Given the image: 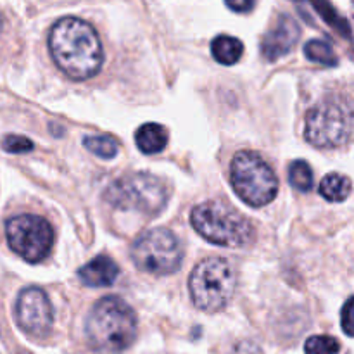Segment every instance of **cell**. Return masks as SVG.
<instances>
[{"mask_svg":"<svg viewBox=\"0 0 354 354\" xmlns=\"http://www.w3.org/2000/svg\"><path fill=\"white\" fill-rule=\"evenodd\" d=\"M232 354H263V353L261 349L256 348V346L251 344V342H241V344L232 351Z\"/></svg>","mask_w":354,"mask_h":354,"instance_id":"cb8c5ba5","label":"cell"},{"mask_svg":"<svg viewBox=\"0 0 354 354\" xmlns=\"http://www.w3.org/2000/svg\"><path fill=\"white\" fill-rule=\"evenodd\" d=\"M290 185L299 192H310L313 187V171L306 161H294L289 168Z\"/></svg>","mask_w":354,"mask_h":354,"instance_id":"ac0fdd59","label":"cell"},{"mask_svg":"<svg viewBox=\"0 0 354 354\" xmlns=\"http://www.w3.org/2000/svg\"><path fill=\"white\" fill-rule=\"evenodd\" d=\"M2 147L10 154H24V152L33 151V142L21 135H7L2 140Z\"/></svg>","mask_w":354,"mask_h":354,"instance_id":"44dd1931","label":"cell"},{"mask_svg":"<svg viewBox=\"0 0 354 354\" xmlns=\"http://www.w3.org/2000/svg\"><path fill=\"white\" fill-rule=\"evenodd\" d=\"M86 151L100 159H113L118 154V142L109 135H95V137H86L83 140Z\"/></svg>","mask_w":354,"mask_h":354,"instance_id":"e0dca14e","label":"cell"},{"mask_svg":"<svg viewBox=\"0 0 354 354\" xmlns=\"http://www.w3.org/2000/svg\"><path fill=\"white\" fill-rule=\"evenodd\" d=\"M16 320L21 330L31 337H45L54 322V311L47 294L38 287L21 290L16 303Z\"/></svg>","mask_w":354,"mask_h":354,"instance_id":"30bf717a","label":"cell"},{"mask_svg":"<svg viewBox=\"0 0 354 354\" xmlns=\"http://www.w3.org/2000/svg\"><path fill=\"white\" fill-rule=\"evenodd\" d=\"M353 308H354V301L353 297H349L348 301H346L344 308H342V313H341V324H342V328H344L346 335H349L351 337L353 335V330H354V322H353Z\"/></svg>","mask_w":354,"mask_h":354,"instance_id":"7402d4cb","label":"cell"},{"mask_svg":"<svg viewBox=\"0 0 354 354\" xmlns=\"http://www.w3.org/2000/svg\"><path fill=\"white\" fill-rule=\"evenodd\" d=\"M211 54L220 64L232 66L239 62V59L244 54V45L239 38L228 37V35H220L211 41Z\"/></svg>","mask_w":354,"mask_h":354,"instance_id":"5bb4252c","label":"cell"},{"mask_svg":"<svg viewBox=\"0 0 354 354\" xmlns=\"http://www.w3.org/2000/svg\"><path fill=\"white\" fill-rule=\"evenodd\" d=\"M299 26L290 16H280L263 37L261 54L266 61H277L294 48L299 40Z\"/></svg>","mask_w":354,"mask_h":354,"instance_id":"8fae6325","label":"cell"},{"mask_svg":"<svg viewBox=\"0 0 354 354\" xmlns=\"http://www.w3.org/2000/svg\"><path fill=\"white\" fill-rule=\"evenodd\" d=\"M85 332L88 344L95 351L121 353L130 348L137 337V317L120 297H102L90 311Z\"/></svg>","mask_w":354,"mask_h":354,"instance_id":"7a4b0ae2","label":"cell"},{"mask_svg":"<svg viewBox=\"0 0 354 354\" xmlns=\"http://www.w3.org/2000/svg\"><path fill=\"white\" fill-rule=\"evenodd\" d=\"M0 31H2V17H0Z\"/></svg>","mask_w":354,"mask_h":354,"instance_id":"d4e9b609","label":"cell"},{"mask_svg":"<svg viewBox=\"0 0 354 354\" xmlns=\"http://www.w3.org/2000/svg\"><path fill=\"white\" fill-rule=\"evenodd\" d=\"M320 194L330 203H342L351 194V180L339 173H330L322 180Z\"/></svg>","mask_w":354,"mask_h":354,"instance_id":"9a60e30c","label":"cell"},{"mask_svg":"<svg viewBox=\"0 0 354 354\" xmlns=\"http://www.w3.org/2000/svg\"><path fill=\"white\" fill-rule=\"evenodd\" d=\"M304 54L310 61L324 66H337L339 62L332 45L327 44L325 40H310L304 45Z\"/></svg>","mask_w":354,"mask_h":354,"instance_id":"2e32d148","label":"cell"},{"mask_svg":"<svg viewBox=\"0 0 354 354\" xmlns=\"http://www.w3.org/2000/svg\"><path fill=\"white\" fill-rule=\"evenodd\" d=\"M254 2L256 0H225L234 12H249L254 7Z\"/></svg>","mask_w":354,"mask_h":354,"instance_id":"603a6c76","label":"cell"},{"mask_svg":"<svg viewBox=\"0 0 354 354\" xmlns=\"http://www.w3.org/2000/svg\"><path fill=\"white\" fill-rule=\"evenodd\" d=\"M190 223L201 237L221 248H244L254 241L251 221L218 201H207L194 207Z\"/></svg>","mask_w":354,"mask_h":354,"instance_id":"3957f363","label":"cell"},{"mask_svg":"<svg viewBox=\"0 0 354 354\" xmlns=\"http://www.w3.org/2000/svg\"><path fill=\"white\" fill-rule=\"evenodd\" d=\"M48 48L57 68L68 78L83 82L100 71L104 50L92 24L78 17H62L52 26Z\"/></svg>","mask_w":354,"mask_h":354,"instance_id":"6da1fadb","label":"cell"},{"mask_svg":"<svg viewBox=\"0 0 354 354\" xmlns=\"http://www.w3.org/2000/svg\"><path fill=\"white\" fill-rule=\"evenodd\" d=\"M104 199L116 209L156 216L168 204L169 189L159 176L131 173L114 180L104 192Z\"/></svg>","mask_w":354,"mask_h":354,"instance_id":"277c9868","label":"cell"},{"mask_svg":"<svg viewBox=\"0 0 354 354\" xmlns=\"http://www.w3.org/2000/svg\"><path fill=\"white\" fill-rule=\"evenodd\" d=\"M135 142L144 154H158L168 145V131L158 123H145L135 133Z\"/></svg>","mask_w":354,"mask_h":354,"instance_id":"4fadbf2b","label":"cell"},{"mask_svg":"<svg viewBox=\"0 0 354 354\" xmlns=\"http://www.w3.org/2000/svg\"><path fill=\"white\" fill-rule=\"evenodd\" d=\"M304 353L306 354H339L341 353V344L335 337L330 335H313L304 344Z\"/></svg>","mask_w":354,"mask_h":354,"instance_id":"d6986e66","label":"cell"},{"mask_svg":"<svg viewBox=\"0 0 354 354\" xmlns=\"http://www.w3.org/2000/svg\"><path fill=\"white\" fill-rule=\"evenodd\" d=\"M131 259L138 270L151 275H171L183 261V249L178 237L168 228H152L131 245Z\"/></svg>","mask_w":354,"mask_h":354,"instance_id":"ba28073f","label":"cell"},{"mask_svg":"<svg viewBox=\"0 0 354 354\" xmlns=\"http://www.w3.org/2000/svg\"><path fill=\"white\" fill-rule=\"evenodd\" d=\"M78 277L88 287H109L120 277V268L109 256H97L78 270Z\"/></svg>","mask_w":354,"mask_h":354,"instance_id":"7c38bea8","label":"cell"},{"mask_svg":"<svg viewBox=\"0 0 354 354\" xmlns=\"http://www.w3.org/2000/svg\"><path fill=\"white\" fill-rule=\"evenodd\" d=\"M230 183L235 194L252 207L266 206L279 192V178L272 166L252 151H241L234 156Z\"/></svg>","mask_w":354,"mask_h":354,"instance_id":"8992f818","label":"cell"},{"mask_svg":"<svg viewBox=\"0 0 354 354\" xmlns=\"http://www.w3.org/2000/svg\"><path fill=\"white\" fill-rule=\"evenodd\" d=\"M315 7H317V10L320 12V16L324 17L325 21H328V23L332 24L334 28H337L341 33H344L346 37H349V26L348 23H346L342 17H339L337 14H335V10L332 9L330 3L327 2V0H313Z\"/></svg>","mask_w":354,"mask_h":354,"instance_id":"ffe728a7","label":"cell"},{"mask_svg":"<svg viewBox=\"0 0 354 354\" xmlns=\"http://www.w3.org/2000/svg\"><path fill=\"white\" fill-rule=\"evenodd\" d=\"M9 248L28 263H40L50 254L54 232L47 220L35 214H19L7 221Z\"/></svg>","mask_w":354,"mask_h":354,"instance_id":"9c48e42d","label":"cell"},{"mask_svg":"<svg viewBox=\"0 0 354 354\" xmlns=\"http://www.w3.org/2000/svg\"><path fill=\"white\" fill-rule=\"evenodd\" d=\"M353 133L351 104L342 99H325L306 114V140L318 149L344 145Z\"/></svg>","mask_w":354,"mask_h":354,"instance_id":"52a82bcc","label":"cell"},{"mask_svg":"<svg viewBox=\"0 0 354 354\" xmlns=\"http://www.w3.org/2000/svg\"><path fill=\"white\" fill-rule=\"evenodd\" d=\"M237 275L225 258H207L194 268L189 279L192 303L199 310L216 313L234 297Z\"/></svg>","mask_w":354,"mask_h":354,"instance_id":"5b68a950","label":"cell"}]
</instances>
